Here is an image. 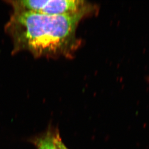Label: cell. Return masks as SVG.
<instances>
[{"label": "cell", "mask_w": 149, "mask_h": 149, "mask_svg": "<svg viewBox=\"0 0 149 149\" xmlns=\"http://www.w3.org/2000/svg\"><path fill=\"white\" fill-rule=\"evenodd\" d=\"M54 141L56 149H68L62 142L59 133L57 132L54 133Z\"/></svg>", "instance_id": "obj_4"}, {"label": "cell", "mask_w": 149, "mask_h": 149, "mask_svg": "<svg viewBox=\"0 0 149 149\" xmlns=\"http://www.w3.org/2000/svg\"><path fill=\"white\" fill-rule=\"evenodd\" d=\"M6 2L15 11L51 16L73 14L84 9V1L78 0H11Z\"/></svg>", "instance_id": "obj_2"}, {"label": "cell", "mask_w": 149, "mask_h": 149, "mask_svg": "<svg viewBox=\"0 0 149 149\" xmlns=\"http://www.w3.org/2000/svg\"><path fill=\"white\" fill-rule=\"evenodd\" d=\"M54 134L48 131L34 140V144L38 149H56L54 141Z\"/></svg>", "instance_id": "obj_3"}, {"label": "cell", "mask_w": 149, "mask_h": 149, "mask_svg": "<svg viewBox=\"0 0 149 149\" xmlns=\"http://www.w3.org/2000/svg\"><path fill=\"white\" fill-rule=\"evenodd\" d=\"M85 10L61 15L13 11L4 27L12 54L30 52L35 58H54L70 49L76 26Z\"/></svg>", "instance_id": "obj_1"}]
</instances>
